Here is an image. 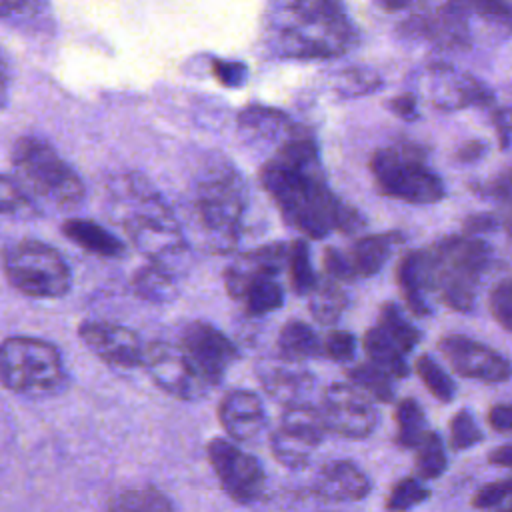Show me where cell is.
I'll return each mask as SVG.
<instances>
[{"label":"cell","instance_id":"6da1fadb","mask_svg":"<svg viewBox=\"0 0 512 512\" xmlns=\"http://www.w3.org/2000/svg\"><path fill=\"white\" fill-rule=\"evenodd\" d=\"M262 188L274 200L284 222L308 238L332 232H356L362 214L332 192L320 166L316 140L302 128L284 138L260 170Z\"/></svg>","mask_w":512,"mask_h":512},{"label":"cell","instance_id":"7a4b0ae2","mask_svg":"<svg viewBox=\"0 0 512 512\" xmlns=\"http://www.w3.org/2000/svg\"><path fill=\"white\" fill-rule=\"evenodd\" d=\"M358 32L338 0H270L264 44L278 58L324 60L354 48Z\"/></svg>","mask_w":512,"mask_h":512},{"label":"cell","instance_id":"3957f363","mask_svg":"<svg viewBox=\"0 0 512 512\" xmlns=\"http://www.w3.org/2000/svg\"><path fill=\"white\" fill-rule=\"evenodd\" d=\"M106 208L110 220L126 232L134 248L148 260L166 264L188 246L172 206L138 172H124L108 182Z\"/></svg>","mask_w":512,"mask_h":512},{"label":"cell","instance_id":"277c9868","mask_svg":"<svg viewBox=\"0 0 512 512\" xmlns=\"http://www.w3.org/2000/svg\"><path fill=\"white\" fill-rule=\"evenodd\" d=\"M248 186L228 160H210L192 178L188 216L196 240L214 254L232 252L242 238Z\"/></svg>","mask_w":512,"mask_h":512},{"label":"cell","instance_id":"5b68a950","mask_svg":"<svg viewBox=\"0 0 512 512\" xmlns=\"http://www.w3.org/2000/svg\"><path fill=\"white\" fill-rule=\"evenodd\" d=\"M418 272L426 298L432 294L456 312H472L482 278L494 266L492 246L474 234L444 236L416 250Z\"/></svg>","mask_w":512,"mask_h":512},{"label":"cell","instance_id":"8992f818","mask_svg":"<svg viewBox=\"0 0 512 512\" xmlns=\"http://www.w3.org/2000/svg\"><path fill=\"white\" fill-rule=\"evenodd\" d=\"M16 184L30 198H38L54 208H76L86 188L78 172L42 138L22 136L12 148Z\"/></svg>","mask_w":512,"mask_h":512},{"label":"cell","instance_id":"52a82bcc","mask_svg":"<svg viewBox=\"0 0 512 512\" xmlns=\"http://www.w3.org/2000/svg\"><path fill=\"white\" fill-rule=\"evenodd\" d=\"M68 382V370L56 344L28 334L0 340V384L22 396H46L60 392Z\"/></svg>","mask_w":512,"mask_h":512},{"label":"cell","instance_id":"ba28073f","mask_svg":"<svg viewBox=\"0 0 512 512\" xmlns=\"http://www.w3.org/2000/svg\"><path fill=\"white\" fill-rule=\"evenodd\" d=\"M370 172L380 194L400 202L436 204L446 196L442 178L428 166L426 154L412 144L376 150Z\"/></svg>","mask_w":512,"mask_h":512},{"label":"cell","instance_id":"9c48e42d","mask_svg":"<svg viewBox=\"0 0 512 512\" xmlns=\"http://www.w3.org/2000/svg\"><path fill=\"white\" fill-rule=\"evenodd\" d=\"M8 284L28 298L54 300L72 288V270L66 258L48 242L22 238L8 246L2 256Z\"/></svg>","mask_w":512,"mask_h":512},{"label":"cell","instance_id":"30bf717a","mask_svg":"<svg viewBox=\"0 0 512 512\" xmlns=\"http://www.w3.org/2000/svg\"><path fill=\"white\" fill-rule=\"evenodd\" d=\"M324 430L320 412L312 404H288L270 434V450L282 466L304 468L312 452L320 446Z\"/></svg>","mask_w":512,"mask_h":512},{"label":"cell","instance_id":"8fae6325","mask_svg":"<svg viewBox=\"0 0 512 512\" xmlns=\"http://www.w3.org/2000/svg\"><path fill=\"white\" fill-rule=\"evenodd\" d=\"M206 454L222 490L236 504L248 506L262 498L266 474L254 456L224 438H214L206 446Z\"/></svg>","mask_w":512,"mask_h":512},{"label":"cell","instance_id":"7c38bea8","mask_svg":"<svg viewBox=\"0 0 512 512\" xmlns=\"http://www.w3.org/2000/svg\"><path fill=\"white\" fill-rule=\"evenodd\" d=\"M142 366L160 390L178 400H198L210 388L180 344L150 342L142 352Z\"/></svg>","mask_w":512,"mask_h":512},{"label":"cell","instance_id":"4fadbf2b","mask_svg":"<svg viewBox=\"0 0 512 512\" xmlns=\"http://www.w3.org/2000/svg\"><path fill=\"white\" fill-rule=\"evenodd\" d=\"M318 412L326 430L350 440L366 438L378 426V410L354 384H330Z\"/></svg>","mask_w":512,"mask_h":512},{"label":"cell","instance_id":"5bb4252c","mask_svg":"<svg viewBox=\"0 0 512 512\" xmlns=\"http://www.w3.org/2000/svg\"><path fill=\"white\" fill-rule=\"evenodd\" d=\"M180 346L208 386H218L238 358L236 344L222 330L204 320L188 322L180 330Z\"/></svg>","mask_w":512,"mask_h":512},{"label":"cell","instance_id":"9a60e30c","mask_svg":"<svg viewBox=\"0 0 512 512\" xmlns=\"http://www.w3.org/2000/svg\"><path fill=\"white\" fill-rule=\"evenodd\" d=\"M438 350L464 378L482 382H506L510 378V362L498 350L464 334H446L438 342Z\"/></svg>","mask_w":512,"mask_h":512},{"label":"cell","instance_id":"2e32d148","mask_svg":"<svg viewBox=\"0 0 512 512\" xmlns=\"http://www.w3.org/2000/svg\"><path fill=\"white\" fill-rule=\"evenodd\" d=\"M78 338L96 358L116 370L142 366V340L128 326L108 320H84L78 326Z\"/></svg>","mask_w":512,"mask_h":512},{"label":"cell","instance_id":"e0dca14e","mask_svg":"<svg viewBox=\"0 0 512 512\" xmlns=\"http://www.w3.org/2000/svg\"><path fill=\"white\" fill-rule=\"evenodd\" d=\"M402 32L444 50H462L472 44V22L450 2L428 14H416L402 24Z\"/></svg>","mask_w":512,"mask_h":512},{"label":"cell","instance_id":"ac0fdd59","mask_svg":"<svg viewBox=\"0 0 512 512\" xmlns=\"http://www.w3.org/2000/svg\"><path fill=\"white\" fill-rule=\"evenodd\" d=\"M312 492L328 502H358L370 490V478L352 460H328L312 480Z\"/></svg>","mask_w":512,"mask_h":512},{"label":"cell","instance_id":"d6986e66","mask_svg":"<svg viewBox=\"0 0 512 512\" xmlns=\"http://www.w3.org/2000/svg\"><path fill=\"white\" fill-rule=\"evenodd\" d=\"M428 88L430 100L442 110L484 106L490 102V92L480 80L450 66H434L430 70Z\"/></svg>","mask_w":512,"mask_h":512},{"label":"cell","instance_id":"ffe728a7","mask_svg":"<svg viewBox=\"0 0 512 512\" xmlns=\"http://www.w3.org/2000/svg\"><path fill=\"white\" fill-rule=\"evenodd\" d=\"M218 420L230 438L252 440L266 426L264 404L256 392L230 390L218 404Z\"/></svg>","mask_w":512,"mask_h":512},{"label":"cell","instance_id":"44dd1931","mask_svg":"<svg viewBox=\"0 0 512 512\" xmlns=\"http://www.w3.org/2000/svg\"><path fill=\"white\" fill-rule=\"evenodd\" d=\"M288 244L286 242H270L248 252H242L226 270H224V286L226 292L236 298L240 288L254 276H278L286 266Z\"/></svg>","mask_w":512,"mask_h":512},{"label":"cell","instance_id":"7402d4cb","mask_svg":"<svg viewBox=\"0 0 512 512\" xmlns=\"http://www.w3.org/2000/svg\"><path fill=\"white\" fill-rule=\"evenodd\" d=\"M292 364V360L284 358L282 364L264 362L258 366V380L262 388L270 398L284 406L308 402V396L316 386V378L310 370Z\"/></svg>","mask_w":512,"mask_h":512},{"label":"cell","instance_id":"603a6c76","mask_svg":"<svg viewBox=\"0 0 512 512\" xmlns=\"http://www.w3.org/2000/svg\"><path fill=\"white\" fill-rule=\"evenodd\" d=\"M62 234L84 252L100 258H118L126 252L124 242L102 224L88 218H68L60 226Z\"/></svg>","mask_w":512,"mask_h":512},{"label":"cell","instance_id":"cb8c5ba5","mask_svg":"<svg viewBox=\"0 0 512 512\" xmlns=\"http://www.w3.org/2000/svg\"><path fill=\"white\" fill-rule=\"evenodd\" d=\"M402 242L398 232H382L358 238L346 254L354 276H374L388 262L396 244Z\"/></svg>","mask_w":512,"mask_h":512},{"label":"cell","instance_id":"d4e9b609","mask_svg":"<svg viewBox=\"0 0 512 512\" xmlns=\"http://www.w3.org/2000/svg\"><path fill=\"white\" fill-rule=\"evenodd\" d=\"M238 124L246 136L256 140H272L278 144L300 128L282 110L260 104L244 108L238 116Z\"/></svg>","mask_w":512,"mask_h":512},{"label":"cell","instance_id":"484cf974","mask_svg":"<svg viewBox=\"0 0 512 512\" xmlns=\"http://www.w3.org/2000/svg\"><path fill=\"white\" fill-rule=\"evenodd\" d=\"M130 286L140 300L150 304H166L178 296V282L174 270L168 264L154 260L134 270Z\"/></svg>","mask_w":512,"mask_h":512},{"label":"cell","instance_id":"4316f807","mask_svg":"<svg viewBox=\"0 0 512 512\" xmlns=\"http://www.w3.org/2000/svg\"><path fill=\"white\" fill-rule=\"evenodd\" d=\"M234 300L242 302L250 316H264L284 304V290L276 276H254L240 288Z\"/></svg>","mask_w":512,"mask_h":512},{"label":"cell","instance_id":"83f0119b","mask_svg":"<svg viewBox=\"0 0 512 512\" xmlns=\"http://www.w3.org/2000/svg\"><path fill=\"white\" fill-rule=\"evenodd\" d=\"M308 308L316 322L332 326L342 318L344 310L348 308V294L332 278H324L320 282L316 280V284L308 292Z\"/></svg>","mask_w":512,"mask_h":512},{"label":"cell","instance_id":"f1b7e54d","mask_svg":"<svg viewBox=\"0 0 512 512\" xmlns=\"http://www.w3.org/2000/svg\"><path fill=\"white\" fill-rule=\"evenodd\" d=\"M278 350L282 358L302 362L306 358L322 356V342L306 322L290 320L278 334Z\"/></svg>","mask_w":512,"mask_h":512},{"label":"cell","instance_id":"f546056e","mask_svg":"<svg viewBox=\"0 0 512 512\" xmlns=\"http://www.w3.org/2000/svg\"><path fill=\"white\" fill-rule=\"evenodd\" d=\"M364 352L368 354L370 362L388 372L394 378L408 376V364L404 360V352L378 328H368L362 338Z\"/></svg>","mask_w":512,"mask_h":512},{"label":"cell","instance_id":"4dcf8cb0","mask_svg":"<svg viewBox=\"0 0 512 512\" xmlns=\"http://www.w3.org/2000/svg\"><path fill=\"white\" fill-rule=\"evenodd\" d=\"M104 512H174L172 500L158 488H132L114 496Z\"/></svg>","mask_w":512,"mask_h":512},{"label":"cell","instance_id":"1f68e13d","mask_svg":"<svg viewBox=\"0 0 512 512\" xmlns=\"http://www.w3.org/2000/svg\"><path fill=\"white\" fill-rule=\"evenodd\" d=\"M396 280L398 286L402 290V296L408 304V308L416 314V316H428L432 312V306L424 294L422 282H420V272H418V256L416 250L408 252L396 270Z\"/></svg>","mask_w":512,"mask_h":512},{"label":"cell","instance_id":"d6a6232c","mask_svg":"<svg viewBox=\"0 0 512 512\" xmlns=\"http://www.w3.org/2000/svg\"><path fill=\"white\" fill-rule=\"evenodd\" d=\"M404 354L412 352L416 348V344L420 342V332L416 330V326H412L406 316L402 314V310L398 308V304L394 302H386L380 308L378 314V324H376Z\"/></svg>","mask_w":512,"mask_h":512},{"label":"cell","instance_id":"836d02e7","mask_svg":"<svg viewBox=\"0 0 512 512\" xmlns=\"http://www.w3.org/2000/svg\"><path fill=\"white\" fill-rule=\"evenodd\" d=\"M396 442L402 448H416L426 428V414L416 398H402L396 406Z\"/></svg>","mask_w":512,"mask_h":512},{"label":"cell","instance_id":"e575fe53","mask_svg":"<svg viewBox=\"0 0 512 512\" xmlns=\"http://www.w3.org/2000/svg\"><path fill=\"white\" fill-rule=\"evenodd\" d=\"M414 450H416L414 468L420 478L434 480L446 472L448 456H446V448H444V442L438 432L426 430Z\"/></svg>","mask_w":512,"mask_h":512},{"label":"cell","instance_id":"d590c367","mask_svg":"<svg viewBox=\"0 0 512 512\" xmlns=\"http://www.w3.org/2000/svg\"><path fill=\"white\" fill-rule=\"evenodd\" d=\"M348 378L366 396H372L380 402H390L394 398L392 376L388 372H384L382 368H378L376 364H372V362L352 366L348 370Z\"/></svg>","mask_w":512,"mask_h":512},{"label":"cell","instance_id":"8d00e7d4","mask_svg":"<svg viewBox=\"0 0 512 512\" xmlns=\"http://www.w3.org/2000/svg\"><path fill=\"white\" fill-rule=\"evenodd\" d=\"M454 8L468 16V20H482L504 36L510 30V8L504 0H448Z\"/></svg>","mask_w":512,"mask_h":512},{"label":"cell","instance_id":"74e56055","mask_svg":"<svg viewBox=\"0 0 512 512\" xmlns=\"http://www.w3.org/2000/svg\"><path fill=\"white\" fill-rule=\"evenodd\" d=\"M286 266L290 274V286L296 294H308L312 286L316 284V274L310 262V250L308 244L298 238L288 244V254H286Z\"/></svg>","mask_w":512,"mask_h":512},{"label":"cell","instance_id":"f35d334b","mask_svg":"<svg viewBox=\"0 0 512 512\" xmlns=\"http://www.w3.org/2000/svg\"><path fill=\"white\" fill-rule=\"evenodd\" d=\"M414 370H416L418 378L422 380V384L428 388V392L436 400H440V402H452L454 400V394H456L454 380L448 376V372L430 354L418 356Z\"/></svg>","mask_w":512,"mask_h":512},{"label":"cell","instance_id":"ab89813d","mask_svg":"<svg viewBox=\"0 0 512 512\" xmlns=\"http://www.w3.org/2000/svg\"><path fill=\"white\" fill-rule=\"evenodd\" d=\"M428 496H430V492L416 478L406 476L392 486V490L386 498V510L388 512H406V510L422 504Z\"/></svg>","mask_w":512,"mask_h":512},{"label":"cell","instance_id":"60d3db41","mask_svg":"<svg viewBox=\"0 0 512 512\" xmlns=\"http://www.w3.org/2000/svg\"><path fill=\"white\" fill-rule=\"evenodd\" d=\"M484 432L480 430L474 414L470 410H460L450 420V444L454 450H468L480 444Z\"/></svg>","mask_w":512,"mask_h":512},{"label":"cell","instance_id":"b9f144b4","mask_svg":"<svg viewBox=\"0 0 512 512\" xmlns=\"http://www.w3.org/2000/svg\"><path fill=\"white\" fill-rule=\"evenodd\" d=\"M488 306L494 320L508 332L512 328V282L508 278H502L490 290Z\"/></svg>","mask_w":512,"mask_h":512},{"label":"cell","instance_id":"7bdbcfd3","mask_svg":"<svg viewBox=\"0 0 512 512\" xmlns=\"http://www.w3.org/2000/svg\"><path fill=\"white\" fill-rule=\"evenodd\" d=\"M356 352V338L348 330H330L322 342V354L330 356L336 362L352 360Z\"/></svg>","mask_w":512,"mask_h":512},{"label":"cell","instance_id":"ee69618b","mask_svg":"<svg viewBox=\"0 0 512 512\" xmlns=\"http://www.w3.org/2000/svg\"><path fill=\"white\" fill-rule=\"evenodd\" d=\"M510 494V480H496L490 484H484L482 488H478L472 496V506L480 508V510H488V508H496L500 506Z\"/></svg>","mask_w":512,"mask_h":512},{"label":"cell","instance_id":"f6af8a7d","mask_svg":"<svg viewBox=\"0 0 512 512\" xmlns=\"http://www.w3.org/2000/svg\"><path fill=\"white\" fill-rule=\"evenodd\" d=\"M30 204L16 180L0 174V214H14Z\"/></svg>","mask_w":512,"mask_h":512},{"label":"cell","instance_id":"bcb514c9","mask_svg":"<svg viewBox=\"0 0 512 512\" xmlns=\"http://www.w3.org/2000/svg\"><path fill=\"white\" fill-rule=\"evenodd\" d=\"M324 270L336 282H348V280L356 278L348 256L344 252L336 250V248H326V252H324Z\"/></svg>","mask_w":512,"mask_h":512},{"label":"cell","instance_id":"7dc6e473","mask_svg":"<svg viewBox=\"0 0 512 512\" xmlns=\"http://www.w3.org/2000/svg\"><path fill=\"white\" fill-rule=\"evenodd\" d=\"M212 72L224 86H240L248 74L242 62H226V60H214Z\"/></svg>","mask_w":512,"mask_h":512},{"label":"cell","instance_id":"c3c4849f","mask_svg":"<svg viewBox=\"0 0 512 512\" xmlns=\"http://www.w3.org/2000/svg\"><path fill=\"white\" fill-rule=\"evenodd\" d=\"M488 424L492 430H496L500 434H508L512 428V406L508 402L494 404L488 410Z\"/></svg>","mask_w":512,"mask_h":512},{"label":"cell","instance_id":"681fc988","mask_svg":"<svg viewBox=\"0 0 512 512\" xmlns=\"http://www.w3.org/2000/svg\"><path fill=\"white\" fill-rule=\"evenodd\" d=\"M496 226H498V218L494 214H474L464 222L466 234H474V236H478L480 232H490Z\"/></svg>","mask_w":512,"mask_h":512},{"label":"cell","instance_id":"f907efd6","mask_svg":"<svg viewBox=\"0 0 512 512\" xmlns=\"http://www.w3.org/2000/svg\"><path fill=\"white\" fill-rule=\"evenodd\" d=\"M390 110L400 116L402 120H414L416 118V98L412 94H402L396 96L390 102Z\"/></svg>","mask_w":512,"mask_h":512},{"label":"cell","instance_id":"816d5d0a","mask_svg":"<svg viewBox=\"0 0 512 512\" xmlns=\"http://www.w3.org/2000/svg\"><path fill=\"white\" fill-rule=\"evenodd\" d=\"M38 0H0V16L24 14L36 10Z\"/></svg>","mask_w":512,"mask_h":512},{"label":"cell","instance_id":"f5cc1de1","mask_svg":"<svg viewBox=\"0 0 512 512\" xmlns=\"http://www.w3.org/2000/svg\"><path fill=\"white\" fill-rule=\"evenodd\" d=\"M488 462L494 464V466H500V468H510V464H512V446H510V442H504L502 446L492 450L488 454Z\"/></svg>","mask_w":512,"mask_h":512},{"label":"cell","instance_id":"db71d44e","mask_svg":"<svg viewBox=\"0 0 512 512\" xmlns=\"http://www.w3.org/2000/svg\"><path fill=\"white\" fill-rule=\"evenodd\" d=\"M8 94H10V68L6 58L0 52V108L6 104Z\"/></svg>","mask_w":512,"mask_h":512},{"label":"cell","instance_id":"11a10c76","mask_svg":"<svg viewBox=\"0 0 512 512\" xmlns=\"http://www.w3.org/2000/svg\"><path fill=\"white\" fill-rule=\"evenodd\" d=\"M482 154H484V144H482V142H478V140H474V142H468V144H464V146L460 148V152H458V160H462V162H470V160L480 158Z\"/></svg>","mask_w":512,"mask_h":512},{"label":"cell","instance_id":"9f6ffc18","mask_svg":"<svg viewBox=\"0 0 512 512\" xmlns=\"http://www.w3.org/2000/svg\"><path fill=\"white\" fill-rule=\"evenodd\" d=\"M382 10H388V12H396V10H402L406 6H410L414 0H374Z\"/></svg>","mask_w":512,"mask_h":512},{"label":"cell","instance_id":"6f0895ef","mask_svg":"<svg viewBox=\"0 0 512 512\" xmlns=\"http://www.w3.org/2000/svg\"><path fill=\"white\" fill-rule=\"evenodd\" d=\"M500 512H510V510H508V508H502V510H500Z\"/></svg>","mask_w":512,"mask_h":512}]
</instances>
